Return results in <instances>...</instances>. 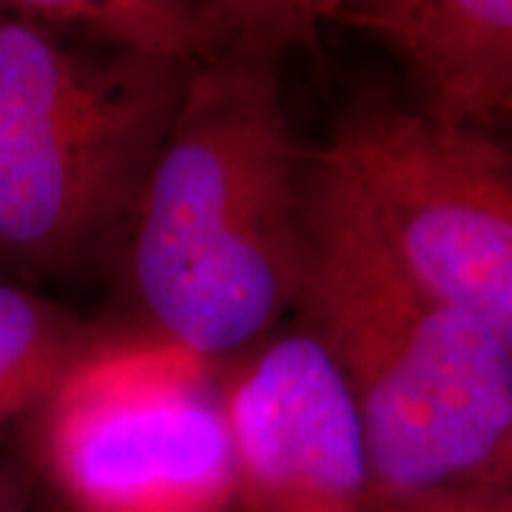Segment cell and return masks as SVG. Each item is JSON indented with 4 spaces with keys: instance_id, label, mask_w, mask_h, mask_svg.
Returning a JSON list of instances; mask_svg holds the SVG:
<instances>
[{
    "instance_id": "obj_1",
    "label": "cell",
    "mask_w": 512,
    "mask_h": 512,
    "mask_svg": "<svg viewBox=\"0 0 512 512\" xmlns=\"http://www.w3.org/2000/svg\"><path fill=\"white\" fill-rule=\"evenodd\" d=\"M285 43L188 77L128 231L148 333L228 362L293 311L305 271V168L282 92Z\"/></svg>"
},
{
    "instance_id": "obj_2",
    "label": "cell",
    "mask_w": 512,
    "mask_h": 512,
    "mask_svg": "<svg viewBox=\"0 0 512 512\" xmlns=\"http://www.w3.org/2000/svg\"><path fill=\"white\" fill-rule=\"evenodd\" d=\"M293 313L328 350L359 410L370 504L512 490V356L404 271L313 154Z\"/></svg>"
},
{
    "instance_id": "obj_3",
    "label": "cell",
    "mask_w": 512,
    "mask_h": 512,
    "mask_svg": "<svg viewBox=\"0 0 512 512\" xmlns=\"http://www.w3.org/2000/svg\"><path fill=\"white\" fill-rule=\"evenodd\" d=\"M191 72L77 49L0 3V254L77 274L126 242Z\"/></svg>"
},
{
    "instance_id": "obj_4",
    "label": "cell",
    "mask_w": 512,
    "mask_h": 512,
    "mask_svg": "<svg viewBox=\"0 0 512 512\" xmlns=\"http://www.w3.org/2000/svg\"><path fill=\"white\" fill-rule=\"evenodd\" d=\"M60 512H234L220 362L103 339L26 427Z\"/></svg>"
},
{
    "instance_id": "obj_5",
    "label": "cell",
    "mask_w": 512,
    "mask_h": 512,
    "mask_svg": "<svg viewBox=\"0 0 512 512\" xmlns=\"http://www.w3.org/2000/svg\"><path fill=\"white\" fill-rule=\"evenodd\" d=\"M313 160L421 288L512 356V140L370 97L342 114Z\"/></svg>"
},
{
    "instance_id": "obj_6",
    "label": "cell",
    "mask_w": 512,
    "mask_h": 512,
    "mask_svg": "<svg viewBox=\"0 0 512 512\" xmlns=\"http://www.w3.org/2000/svg\"><path fill=\"white\" fill-rule=\"evenodd\" d=\"M234 512H367L365 430L348 384L296 322L220 365Z\"/></svg>"
},
{
    "instance_id": "obj_7",
    "label": "cell",
    "mask_w": 512,
    "mask_h": 512,
    "mask_svg": "<svg viewBox=\"0 0 512 512\" xmlns=\"http://www.w3.org/2000/svg\"><path fill=\"white\" fill-rule=\"evenodd\" d=\"M330 23L396 57L430 120L481 131L512 123V0H356L333 3Z\"/></svg>"
},
{
    "instance_id": "obj_8",
    "label": "cell",
    "mask_w": 512,
    "mask_h": 512,
    "mask_svg": "<svg viewBox=\"0 0 512 512\" xmlns=\"http://www.w3.org/2000/svg\"><path fill=\"white\" fill-rule=\"evenodd\" d=\"M23 18L109 52L197 72L254 43L308 46L333 3L308 0H20Z\"/></svg>"
},
{
    "instance_id": "obj_9",
    "label": "cell",
    "mask_w": 512,
    "mask_h": 512,
    "mask_svg": "<svg viewBox=\"0 0 512 512\" xmlns=\"http://www.w3.org/2000/svg\"><path fill=\"white\" fill-rule=\"evenodd\" d=\"M103 339L66 305L0 279V436L26 430Z\"/></svg>"
},
{
    "instance_id": "obj_10",
    "label": "cell",
    "mask_w": 512,
    "mask_h": 512,
    "mask_svg": "<svg viewBox=\"0 0 512 512\" xmlns=\"http://www.w3.org/2000/svg\"><path fill=\"white\" fill-rule=\"evenodd\" d=\"M367 512H512V490H447L373 501Z\"/></svg>"
},
{
    "instance_id": "obj_11",
    "label": "cell",
    "mask_w": 512,
    "mask_h": 512,
    "mask_svg": "<svg viewBox=\"0 0 512 512\" xmlns=\"http://www.w3.org/2000/svg\"><path fill=\"white\" fill-rule=\"evenodd\" d=\"M32 510V481L29 473L0 458V512Z\"/></svg>"
},
{
    "instance_id": "obj_12",
    "label": "cell",
    "mask_w": 512,
    "mask_h": 512,
    "mask_svg": "<svg viewBox=\"0 0 512 512\" xmlns=\"http://www.w3.org/2000/svg\"><path fill=\"white\" fill-rule=\"evenodd\" d=\"M495 134H501V137H507V140H512V123H507V126H501Z\"/></svg>"
},
{
    "instance_id": "obj_13",
    "label": "cell",
    "mask_w": 512,
    "mask_h": 512,
    "mask_svg": "<svg viewBox=\"0 0 512 512\" xmlns=\"http://www.w3.org/2000/svg\"><path fill=\"white\" fill-rule=\"evenodd\" d=\"M0 262H6V259H3V254H0Z\"/></svg>"
}]
</instances>
